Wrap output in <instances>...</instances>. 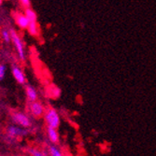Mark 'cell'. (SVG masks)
Returning a JSON list of instances; mask_svg holds the SVG:
<instances>
[{
  "mask_svg": "<svg viewBox=\"0 0 156 156\" xmlns=\"http://www.w3.org/2000/svg\"><path fill=\"white\" fill-rule=\"evenodd\" d=\"M48 153L50 156H65L60 148L52 143L48 147Z\"/></svg>",
  "mask_w": 156,
  "mask_h": 156,
  "instance_id": "8fae6325",
  "label": "cell"
},
{
  "mask_svg": "<svg viewBox=\"0 0 156 156\" xmlns=\"http://www.w3.org/2000/svg\"><path fill=\"white\" fill-rule=\"evenodd\" d=\"M47 136L48 139L50 140V142L52 144H56L59 142V133L57 131V129L55 128H51V127H48L47 126Z\"/></svg>",
  "mask_w": 156,
  "mask_h": 156,
  "instance_id": "9c48e42d",
  "label": "cell"
},
{
  "mask_svg": "<svg viewBox=\"0 0 156 156\" xmlns=\"http://www.w3.org/2000/svg\"><path fill=\"white\" fill-rule=\"evenodd\" d=\"M14 21H15V23L17 24V26L20 28V29L23 30V29H27L28 24H29V20L26 17V15L24 13L22 12H15L13 15Z\"/></svg>",
  "mask_w": 156,
  "mask_h": 156,
  "instance_id": "52a82bcc",
  "label": "cell"
},
{
  "mask_svg": "<svg viewBox=\"0 0 156 156\" xmlns=\"http://www.w3.org/2000/svg\"><path fill=\"white\" fill-rule=\"evenodd\" d=\"M6 70H7V66L3 64H0V81H1L5 76H6Z\"/></svg>",
  "mask_w": 156,
  "mask_h": 156,
  "instance_id": "9a60e30c",
  "label": "cell"
},
{
  "mask_svg": "<svg viewBox=\"0 0 156 156\" xmlns=\"http://www.w3.org/2000/svg\"><path fill=\"white\" fill-rule=\"evenodd\" d=\"M28 153L31 156H48V153L37 147H30L28 148Z\"/></svg>",
  "mask_w": 156,
  "mask_h": 156,
  "instance_id": "7c38bea8",
  "label": "cell"
},
{
  "mask_svg": "<svg viewBox=\"0 0 156 156\" xmlns=\"http://www.w3.org/2000/svg\"><path fill=\"white\" fill-rule=\"evenodd\" d=\"M3 1H4V0H0V6H1V5H2Z\"/></svg>",
  "mask_w": 156,
  "mask_h": 156,
  "instance_id": "e0dca14e",
  "label": "cell"
},
{
  "mask_svg": "<svg viewBox=\"0 0 156 156\" xmlns=\"http://www.w3.org/2000/svg\"><path fill=\"white\" fill-rule=\"evenodd\" d=\"M1 37L3 39L4 42L6 43H9L11 41V36H10V30H7V29H3L1 31Z\"/></svg>",
  "mask_w": 156,
  "mask_h": 156,
  "instance_id": "5bb4252c",
  "label": "cell"
},
{
  "mask_svg": "<svg viewBox=\"0 0 156 156\" xmlns=\"http://www.w3.org/2000/svg\"><path fill=\"white\" fill-rule=\"evenodd\" d=\"M6 134L9 138L17 139L19 137H23L28 135V130L23 127H21L17 124L9 125L6 129Z\"/></svg>",
  "mask_w": 156,
  "mask_h": 156,
  "instance_id": "277c9868",
  "label": "cell"
},
{
  "mask_svg": "<svg viewBox=\"0 0 156 156\" xmlns=\"http://www.w3.org/2000/svg\"><path fill=\"white\" fill-rule=\"evenodd\" d=\"M11 121L14 124H17L23 128H30L32 126V122L26 113L22 111H15L11 114Z\"/></svg>",
  "mask_w": 156,
  "mask_h": 156,
  "instance_id": "7a4b0ae2",
  "label": "cell"
},
{
  "mask_svg": "<svg viewBox=\"0 0 156 156\" xmlns=\"http://www.w3.org/2000/svg\"><path fill=\"white\" fill-rule=\"evenodd\" d=\"M65 156H69V155H65Z\"/></svg>",
  "mask_w": 156,
  "mask_h": 156,
  "instance_id": "ac0fdd59",
  "label": "cell"
},
{
  "mask_svg": "<svg viewBox=\"0 0 156 156\" xmlns=\"http://www.w3.org/2000/svg\"><path fill=\"white\" fill-rule=\"evenodd\" d=\"M43 118H44V121L48 127H51V128L57 129L60 126L61 120H60L59 113L53 108H49L47 110H45Z\"/></svg>",
  "mask_w": 156,
  "mask_h": 156,
  "instance_id": "6da1fadb",
  "label": "cell"
},
{
  "mask_svg": "<svg viewBox=\"0 0 156 156\" xmlns=\"http://www.w3.org/2000/svg\"><path fill=\"white\" fill-rule=\"evenodd\" d=\"M28 109H29V113L31 116L34 118H41L43 117L44 113H45V108L41 103H39L37 100L34 102H30L29 106H28Z\"/></svg>",
  "mask_w": 156,
  "mask_h": 156,
  "instance_id": "5b68a950",
  "label": "cell"
},
{
  "mask_svg": "<svg viewBox=\"0 0 156 156\" xmlns=\"http://www.w3.org/2000/svg\"><path fill=\"white\" fill-rule=\"evenodd\" d=\"M11 72H12V76L15 79V80L21 84V85H24L26 83V78L25 75L23 71V69L17 66V65H12L11 66Z\"/></svg>",
  "mask_w": 156,
  "mask_h": 156,
  "instance_id": "8992f818",
  "label": "cell"
},
{
  "mask_svg": "<svg viewBox=\"0 0 156 156\" xmlns=\"http://www.w3.org/2000/svg\"><path fill=\"white\" fill-rule=\"evenodd\" d=\"M10 36H11V41L14 45V48L16 49L18 57L21 61L23 62L25 60V51H24L23 42L21 38V37L17 34V32L15 30H13V29L10 30Z\"/></svg>",
  "mask_w": 156,
  "mask_h": 156,
  "instance_id": "3957f363",
  "label": "cell"
},
{
  "mask_svg": "<svg viewBox=\"0 0 156 156\" xmlns=\"http://www.w3.org/2000/svg\"><path fill=\"white\" fill-rule=\"evenodd\" d=\"M27 31L31 36L37 37L39 34V28L37 24V21H29V24L27 27Z\"/></svg>",
  "mask_w": 156,
  "mask_h": 156,
  "instance_id": "30bf717a",
  "label": "cell"
},
{
  "mask_svg": "<svg viewBox=\"0 0 156 156\" xmlns=\"http://www.w3.org/2000/svg\"><path fill=\"white\" fill-rule=\"evenodd\" d=\"M24 14L29 21H37V15L36 11L33 10L31 8L24 9Z\"/></svg>",
  "mask_w": 156,
  "mask_h": 156,
  "instance_id": "4fadbf2b",
  "label": "cell"
},
{
  "mask_svg": "<svg viewBox=\"0 0 156 156\" xmlns=\"http://www.w3.org/2000/svg\"><path fill=\"white\" fill-rule=\"evenodd\" d=\"M19 2L21 4V6L24 9H27V8H30L31 6V2L30 0H19Z\"/></svg>",
  "mask_w": 156,
  "mask_h": 156,
  "instance_id": "2e32d148",
  "label": "cell"
},
{
  "mask_svg": "<svg viewBox=\"0 0 156 156\" xmlns=\"http://www.w3.org/2000/svg\"><path fill=\"white\" fill-rule=\"evenodd\" d=\"M24 91H25L26 97H27L28 100H29V102H34V101L37 100L38 94H37V89L34 86H32V85H30V84H28L25 86Z\"/></svg>",
  "mask_w": 156,
  "mask_h": 156,
  "instance_id": "ba28073f",
  "label": "cell"
}]
</instances>
